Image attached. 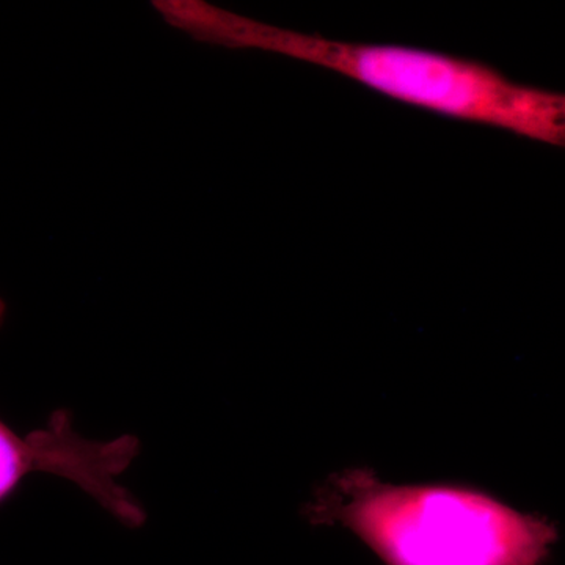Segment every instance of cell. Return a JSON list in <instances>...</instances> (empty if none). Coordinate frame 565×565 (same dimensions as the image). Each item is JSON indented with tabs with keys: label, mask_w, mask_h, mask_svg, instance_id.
I'll use <instances>...</instances> for the list:
<instances>
[{
	"label": "cell",
	"mask_w": 565,
	"mask_h": 565,
	"mask_svg": "<svg viewBox=\"0 0 565 565\" xmlns=\"http://www.w3.org/2000/svg\"><path fill=\"white\" fill-rule=\"evenodd\" d=\"M338 519L385 565H541L544 522L455 487L353 486Z\"/></svg>",
	"instance_id": "7a4b0ae2"
},
{
	"label": "cell",
	"mask_w": 565,
	"mask_h": 565,
	"mask_svg": "<svg viewBox=\"0 0 565 565\" xmlns=\"http://www.w3.org/2000/svg\"><path fill=\"white\" fill-rule=\"evenodd\" d=\"M139 451L134 435L104 441L85 438L74 429L68 411L55 412L46 426L28 435L14 433L0 419V503L28 476L54 475L79 487L125 525H143V508L118 482Z\"/></svg>",
	"instance_id": "3957f363"
},
{
	"label": "cell",
	"mask_w": 565,
	"mask_h": 565,
	"mask_svg": "<svg viewBox=\"0 0 565 565\" xmlns=\"http://www.w3.org/2000/svg\"><path fill=\"white\" fill-rule=\"evenodd\" d=\"M212 43L277 52L332 70L373 90L456 120L565 143V96L505 77L486 63L415 47L348 43L286 31L222 10Z\"/></svg>",
	"instance_id": "6da1fadb"
}]
</instances>
